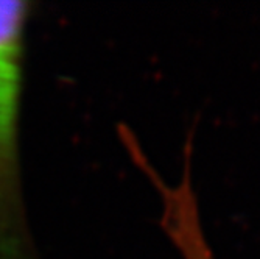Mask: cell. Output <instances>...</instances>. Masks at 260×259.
Wrapping results in <instances>:
<instances>
[{"label":"cell","mask_w":260,"mask_h":259,"mask_svg":"<svg viewBox=\"0 0 260 259\" xmlns=\"http://www.w3.org/2000/svg\"><path fill=\"white\" fill-rule=\"evenodd\" d=\"M28 19V2L0 0V259H36L20 159Z\"/></svg>","instance_id":"obj_1"},{"label":"cell","mask_w":260,"mask_h":259,"mask_svg":"<svg viewBox=\"0 0 260 259\" xmlns=\"http://www.w3.org/2000/svg\"><path fill=\"white\" fill-rule=\"evenodd\" d=\"M140 167L159 194L160 226L178 250L179 259H217L206 238L193 189L192 152L184 150L182 175L178 183L164 180L150 161L142 162Z\"/></svg>","instance_id":"obj_2"}]
</instances>
